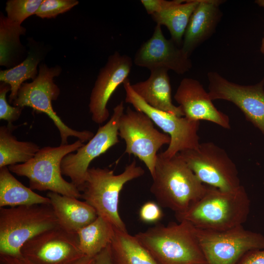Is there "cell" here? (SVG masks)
<instances>
[{
    "mask_svg": "<svg viewBox=\"0 0 264 264\" xmlns=\"http://www.w3.org/2000/svg\"><path fill=\"white\" fill-rule=\"evenodd\" d=\"M150 192L158 204L183 213L205 193L207 186L197 177L179 154L171 157L158 154Z\"/></svg>",
    "mask_w": 264,
    "mask_h": 264,
    "instance_id": "obj_1",
    "label": "cell"
},
{
    "mask_svg": "<svg viewBox=\"0 0 264 264\" xmlns=\"http://www.w3.org/2000/svg\"><path fill=\"white\" fill-rule=\"evenodd\" d=\"M250 205L242 185L230 191L209 186L199 199L175 216L178 221H186L197 228L224 230L242 225L247 219Z\"/></svg>",
    "mask_w": 264,
    "mask_h": 264,
    "instance_id": "obj_2",
    "label": "cell"
},
{
    "mask_svg": "<svg viewBox=\"0 0 264 264\" xmlns=\"http://www.w3.org/2000/svg\"><path fill=\"white\" fill-rule=\"evenodd\" d=\"M178 222L158 224L134 236L159 264H206L194 226Z\"/></svg>",
    "mask_w": 264,
    "mask_h": 264,
    "instance_id": "obj_3",
    "label": "cell"
},
{
    "mask_svg": "<svg viewBox=\"0 0 264 264\" xmlns=\"http://www.w3.org/2000/svg\"><path fill=\"white\" fill-rule=\"evenodd\" d=\"M144 170L133 160L120 174L107 168H89L80 192L81 198L92 207L98 216L115 228L127 231L118 212L120 192L128 182L142 176Z\"/></svg>",
    "mask_w": 264,
    "mask_h": 264,
    "instance_id": "obj_4",
    "label": "cell"
},
{
    "mask_svg": "<svg viewBox=\"0 0 264 264\" xmlns=\"http://www.w3.org/2000/svg\"><path fill=\"white\" fill-rule=\"evenodd\" d=\"M58 226L50 204L0 207V254L21 256L26 242Z\"/></svg>",
    "mask_w": 264,
    "mask_h": 264,
    "instance_id": "obj_5",
    "label": "cell"
},
{
    "mask_svg": "<svg viewBox=\"0 0 264 264\" xmlns=\"http://www.w3.org/2000/svg\"><path fill=\"white\" fill-rule=\"evenodd\" d=\"M84 143L77 140L72 144L40 148L27 162L8 166L11 172L26 177L29 188L40 191H49L62 195L81 198V193L71 182L62 176L61 164L63 158L76 151Z\"/></svg>",
    "mask_w": 264,
    "mask_h": 264,
    "instance_id": "obj_6",
    "label": "cell"
},
{
    "mask_svg": "<svg viewBox=\"0 0 264 264\" xmlns=\"http://www.w3.org/2000/svg\"><path fill=\"white\" fill-rule=\"evenodd\" d=\"M61 72L59 66L48 67L46 65H40L36 79L32 82L22 84L12 104L15 107H29L37 113L46 114L59 130L61 145L68 144L67 139L70 136L77 138L83 143L89 141L94 135L92 132L70 128L53 109L52 102L57 99L60 93V88L54 82V78L59 76Z\"/></svg>",
    "mask_w": 264,
    "mask_h": 264,
    "instance_id": "obj_7",
    "label": "cell"
},
{
    "mask_svg": "<svg viewBox=\"0 0 264 264\" xmlns=\"http://www.w3.org/2000/svg\"><path fill=\"white\" fill-rule=\"evenodd\" d=\"M194 231L206 264H237L248 251L264 248V236L242 225L224 230Z\"/></svg>",
    "mask_w": 264,
    "mask_h": 264,
    "instance_id": "obj_8",
    "label": "cell"
},
{
    "mask_svg": "<svg viewBox=\"0 0 264 264\" xmlns=\"http://www.w3.org/2000/svg\"><path fill=\"white\" fill-rule=\"evenodd\" d=\"M178 154L202 183L224 191L234 190L241 185L235 163L216 144L201 143L196 149Z\"/></svg>",
    "mask_w": 264,
    "mask_h": 264,
    "instance_id": "obj_9",
    "label": "cell"
},
{
    "mask_svg": "<svg viewBox=\"0 0 264 264\" xmlns=\"http://www.w3.org/2000/svg\"><path fill=\"white\" fill-rule=\"evenodd\" d=\"M154 124L145 113L129 106L121 115L118 126L119 136L126 143L124 153L138 157L145 164L152 176L157 152L171 141L170 136L158 131Z\"/></svg>",
    "mask_w": 264,
    "mask_h": 264,
    "instance_id": "obj_10",
    "label": "cell"
},
{
    "mask_svg": "<svg viewBox=\"0 0 264 264\" xmlns=\"http://www.w3.org/2000/svg\"><path fill=\"white\" fill-rule=\"evenodd\" d=\"M126 91L125 102L135 110L148 115L157 126L169 135L171 141L167 149L162 154L171 157L181 151L196 149L200 144L198 134L200 122L179 117L156 109L146 103L132 89L129 79L123 83Z\"/></svg>",
    "mask_w": 264,
    "mask_h": 264,
    "instance_id": "obj_11",
    "label": "cell"
},
{
    "mask_svg": "<svg viewBox=\"0 0 264 264\" xmlns=\"http://www.w3.org/2000/svg\"><path fill=\"white\" fill-rule=\"evenodd\" d=\"M124 110V103L121 101L114 108L109 121L99 127L87 144H84L76 153L68 154L63 158L61 164L62 174L68 177L80 191L85 182L91 162L119 142V122Z\"/></svg>",
    "mask_w": 264,
    "mask_h": 264,
    "instance_id": "obj_12",
    "label": "cell"
},
{
    "mask_svg": "<svg viewBox=\"0 0 264 264\" xmlns=\"http://www.w3.org/2000/svg\"><path fill=\"white\" fill-rule=\"evenodd\" d=\"M208 93L211 100L232 102L264 135V77L253 85L233 83L215 71L207 73Z\"/></svg>",
    "mask_w": 264,
    "mask_h": 264,
    "instance_id": "obj_13",
    "label": "cell"
},
{
    "mask_svg": "<svg viewBox=\"0 0 264 264\" xmlns=\"http://www.w3.org/2000/svg\"><path fill=\"white\" fill-rule=\"evenodd\" d=\"M21 252L34 264H71L85 256L79 247L77 233L59 226L30 239Z\"/></svg>",
    "mask_w": 264,
    "mask_h": 264,
    "instance_id": "obj_14",
    "label": "cell"
},
{
    "mask_svg": "<svg viewBox=\"0 0 264 264\" xmlns=\"http://www.w3.org/2000/svg\"><path fill=\"white\" fill-rule=\"evenodd\" d=\"M133 63L150 71L165 69L178 74L189 71L192 66L190 56L171 39L165 38L159 24H156L151 38L137 50Z\"/></svg>",
    "mask_w": 264,
    "mask_h": 264,
    "instance_id": "obj_15",
    "label": "cell"
},
{
    "mask_svg": "<svg viewBox=\"0 0 264 264\" xmlns=\"http://www.w3.org/2000/svg\"><path fill=\"white\" fill-rule=\"evenodd\" d=\"M132 66L131 58L115 51L100 70L92 89L88 104L92 120L101 124L108 120V102L117 88L128 79Z\"/></svg>",
    "mask_w": 264,
    "mask_h": 264,
    "instance_id": "obj_16",
    "label": "cell"
},
{
    "mask_svg": "<svg viewBox=\"0 0 264 264\" xmlns=\"http://www.w3.org/2000/svg\"><path fill=\"white\" fill-rule=\"evenodd\" d=\"M174 99L179 105L185 118L196 121H208L224 129H230L228 116L215 107L208 92L197 80L183 78Z\"/></svg>",
    "mask_w": 264,
    "mask_h": 264,
    "instance_id": "obj_17",
    "label": "cell"
},
{
    "mask_svg": "<svg viewBox=\"0 0 264 264\" xmlns=\"http://www.w3.org/2000/svg\"><path fill=\"white\" fill-rule=\"evenodd\" d=\"M220 0H200L186 29L181 48L189 56L215 32L222 16Z\"/></svg>",
    "mask_w": 264,
    "mask_h": 264,
    "instance_id": "obj_18",
    "label": "cell"
},
{
    "mask_svg": "<svg viewBox=\"0 0 264 264\" xmlns=\"http://www.w3.org/2000/svg\"><path fill=\"white\" fill-rule=\"evenodd\" d=\"M59 227L77 233L98 216L94 209L85 201L52 192L47 194Z\"/></svg>",
    "mask_w": 264,
    "mask_h": 264,
    "instance_id": "obj_19",
    "label": "cell"
},
{
    "mask_svg": "<svg viewBox=\"0 0 264 264\" xmlns=\"http://www.w3.org/2000/svg\"><path fill=\"white\" fill-rule=\"evenodd\" d=\"M150 71L147 79L131 84L132 89L150 106L179 117H184L180 107L172 102L168 70L156 69Z\"/></svg>",
    "mask_w": 264,
    "mask_h": 264,
    "instance_id": "obj_20",
    "label": "cell"
},
{
    "mask_svg": "<svg viewBox=\"0 0 264 264\" xmlns=\"http://www.w3.org/2000/svg\"><path fill=\"white\" fill-rule=\"evenodd\" d=\"M199 1L200 0H169L164 9L151 17L156 24L166 26L170 32L171 39L181 47L189 20Z\"/></svg>",
    "mask_w": 264,
    "mask_h": 264,
    "instance_id": "obj_21",
    "label": "cell"
},
{
    "mask_svg": "<svg viewBox=\"0 0 264 264\" xmlns=\"http://www.w3.org/2000/svg\"><path fill=\"white\" fill-rule=\"evenodd\" d=\"M50 204L49 198L27 187L12 175L7 166L0 168V207Z\"/></svg>",
    "mask_w": 264,
    "mask_h": 264,
    "instance_id": "obj_22",
    "label": "cell"
},
{
    "mask_svg": "<svg viewBox=\"0 0 264 264\" xmlns=\"http://www.w3.org/2000/svg\"><path fill=\"white\" fill-rule=\"evenodd\" d=\"M114 264H159L135 236L114 227L110 244Z\"/></svg>",
    "mask_w": 264,
    "mask_h": 264,
    "instance_id": "obj_23",
    "label": "cell"
},
{
    "mask_svg": "<svg viewBox=\"0 0 264 264\" xmlns=\"http://www.w3.org/2000/svg\"><path fill=\"white\" fill-rule=\"evenodd\" d=\"M15 127L12 124L0 127V168L25 163L41 148L33 142L18 140L12 134Z\"/></svg>",
    "mask_w": 264,
    "mask_h": 264,
    "instance_id": "obj_24",
    "label": "cell"
},
{
    "mask_svg": "<svg viewBox=\"0 0 264 264\" xmlns=\"http://www.w3.org/2000/svg\"><path fill=\"white\" fill-rule=\"evenodd\" d=\"M114 227L100 216L77 232L79 247L84 255L95 257L108 247L114 234Z\"/></svg>",
    "mask_w": 264,
    "mask_h": 264,
    "instance_id": "obj_25",
    "label": "cell"
},
{
    "mask_svg": "<svg viewBox=\"0 0 264 264\" xmlns=\"http://www.w3.org/2000/svg\"><path fill=\"white\" fill-rule=\"evenodd\" d=\"M41 53L37 49H31L26 58L20 64L5 70H0V80L10 87V103L16 99L18 91L23 82L37 77V66L41 61Z\"/></svg>",
    "mask_w": 264,
    "mask_h": 264,
    "instance_id": "obj_26",
    "label": "cell"
},
{
    "mask_svg": "<svg viewBox=\"0 0 264 264\" xmlns=\"http://www.w3.org/2000/svg\"><path fill=\"white\" fill-rule=\"evenodd\" d=\"M26 29L21 24L10 20L2 14L0 18V64L8 66L14 52L22 47L20 36Z\"/></svg>",
    "mask_w": 264,
    "mask_h": 264,
    "instance_id": "obj_27",
    "label": "cell"
},
{
    "mask_svg": "<svg viewBox=\"0 0 264 264\" xmlns=\"http://www.w3.org/2000/svg\"><path fill=\"white\" fill-rule=\"evenodd\" d=\"M43 0H9L6 3L7 18L21 24L29 16L35 14Z\"/></svg>",
    "mask_w": 264,
    "mask_h": 264,
    "instance_id": "obj_28",
    "label": "cell"
},
{
    "mask_svg": "<svg viewBox=\"0 0 264 264\" xmlns=\"http://www.w3.org/2000/svg\"><path fill=\"white\" fill-rule=\"evenodd\" d=\"M77 0H44L35 14L41 18H55L77 5Z\"/></svg>",
    "mask_w": 264,
    "mask_h": 264,
    "instance_id": "obj_29",
    "label": "cell"
},
{
    "mask_svg": "<svg viewBox=\"0 0 264 264\" xmlns=\"http://www.w3.org/2000/svg\"><path fill=\"white\" fill-rule=\"evenodd\" d=\"M9 85L2 83L0 85V119L12 125L13 122L17 120L20 117L23 108L11 106L6 99V94L10 91Z\"/></svg>",
    "mask_w": 264,
    "mask_h": 264,
    "instance_id": "obj_30",
    "label": "cell"
},
{
    "mask_svg": "<svg viewBox=\"0 0 264 264\" xmlns=\"http://www.w3.org/2000/svg\"><path fill=\"white\" fill-rule=\"evenodd\" d=\"M164 216L160 206L156 202L149 201L144 203L139 211L140 220L145 223H154L158 222Z\"/></svg>",
    "mask_w": 264,
    "mask_h": 264,
    "instance_id": "obj_31",
    "label": "cell"
},
{
    "mask_svg": "<svg viewBox=\"0 0 264 264\" xmlns=\"http://www.w3.org/2000/svg\"><path fill=\"white\" fill-rule=\"evenodd\" d=\"M237 264H264V248L248 251Z\"/></svg>",
    "mask_w": 264,
    "mask_h": 264,
    "instance_id": "obj_32",
    "label": "cell"
},
{
    "mask_svg": "<svg viewBox=\"0 0 264 264\" xmlns=\"http://www.w3.org/2000/svg\"><path fill=\"white\" fill-rule=\"evenodd\" d=\"M140 1L147 13L151 16L164 9L167 5L169 0H141Z\"/></svg>",
    "mask_w": 264,
    "mask_h": 264,
    "instance_id": "obj_33",
    "label": "cell"
},
{
    "mask_svg": "<svg viewBox=\"0 0 264 264\" xmlns=\"http://www.w3.org/2000/svg\"><path fill=\"white\" fill-rule=\"evenodd\" d=\"M0 264H34L23 256L0 254Z\"/></svg>",
    "mask_w": 264,
    "mask_h": 264,
    "instance_id": "obj_34",
    "label": "cell"
},
{
    "mask_svg": "<svg viewBox=\"0 0 264 264\" xmlns=\"http://www.w3.org/2000/svg\"><path fill=\"white\" fill-rule=\"evenodd\" d=\"M94 264H114L110 245L94 257Z\"/></svg>",
    "mask_w": 264,
    "mask_h": 264,
    "instance_id": "obj_35",
    "label": "cell"
},
{
    "mask_svg": "<svg viewBox=\"0 0 264 264\" xmlns=\"http://www.w3.org/2000/svg\"><path fill=\"white\" fill-rule=\"evenodd\" d=\"M71 264H94V257L84 256Z\"/></svg>",
    "mask_w": 264,
    "mask_h": 264,
    "instance_id": "obj_36",
    "label": "cell"
},
{
    "mask_svg": "<svg viewBox=\"0 0 264 264\" xmlns=\"http://www.w3.org/2000/svg\"><path fill=\"white\" fill-rule=\"evenodd\" d=\"M255 2L259 6L264 7V0H257Z\"/></svg>",
    "mask_w": 264,
    "mask_h": 264,
    "instance_id": "obj_37",
    "label": "cell"
},
{
    "mask_svg": "<svg viewBox=\"0 0 264 264\" xmlns=\"http://www.w3.org/2000/svg\"><path fill=\"white\" fill-rule=\"evenodd\" d=\"M260 50H261V52L264 54V36L262 40Z\"/></svg>",
    "mask_w": 264,
    "mask_h": 264,
    "instance_id": "obj_38",
    "label": "cell"
}]
</instances>
